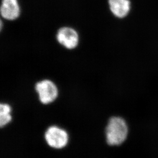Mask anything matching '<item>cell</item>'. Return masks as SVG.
<instances>
[{"label":"cell","mask_w":158,"mask_h":158,"mask_svg":"<svg viewBox=\"0 0 158 158\" xmlns=\"http://www.w3.org/2000/svg\"><path fill=\"white\" fill-rule=\"evenodd\" d=\"M127 125L125 120L119 117H113L109 120L106 128V137L110 145H118L127 139Z\"/></svg>","instance_id":"cell-1"},{"label":"cell","mask_w":158,"mask_h":158,"mask_svg":"<svg viewBox=\"0 0 158 158\" xmlns=\"http://www.w3.org/2000/svg\"><path fill=\"white\" fill-rule=\"evenodd\" d=\"M35 89L39 99L43 104H48L56 98L58 90L56 86L49 80H43L36 84Z\"/></svg>","instance_id":"cell-2"},{"label":"cell","mask_w":158,"mask_h":158,"mask_svg":"<svg viewBox=\"0 0 158 158\" xmlns=\"http://www.w3.org/2000/svg\"><path fill=\"white\" fill-rule=\"evenodd\" d=\"M45 139L50 146L54 148H61L66 146L68 141V134L64 130L55 126L47 130Z\"/></svg>","instance_id":"cell-3"},{"label":"cell","mask_w":158,"mask_h":158,"mask_svg":"<svg viewBox=\"0 0 158 158\" xmlns=\"http://www.w3.org/2000/svg\"><path fill=\"white\" fill-rule=\"evenodd\" d=\"M57 40L66 48L72 49L77 46L79 36L74 29L70 27H63L57 32Z\"/></svg>","instance_id":"cell-4"},{"label":"cell","mask_w":158,"mask_h":158,"mask_svg":"<svg viewBox=\"0 0 158 158\" xmlns=\"http://www.w3.org/2000/svg\"><path fill=\"white\" fill-rule=\"evenodd\" d=\"M2 17L7 20L17 19L20 15L18 0H2L1 6Z\"/></svg>","instance_id":"cell-5"},{"label":"cell","mask_w":158,"mask_h":158,"mask_svg":"<svg viewBox=\"0 0 158 158\" xmlns=\"http://www.w3.org/2000/svg\"><path fill=\"white\" fill-rule=\"evenodd\" d=\"M109 4L110 11L118 18L125 17L130 11L129 0H109Z\"/></svg>","instance_id":"cell-6"},{"label":"cell","mask_w":158,"mask_h":158,"mask_svg":"<svg viewBox=\"0 0 158 158\" xmlns=\"http://www.w3.org/2000/svg\"><path fill=\"white\" fill-rule=\"evenodd\" d=\"M11 107L9 105L6 103H1L0 105V126L1 127L11 121V116L10 114Z\"/></svg>","instance_id":"cell-7"}]
</instances>
